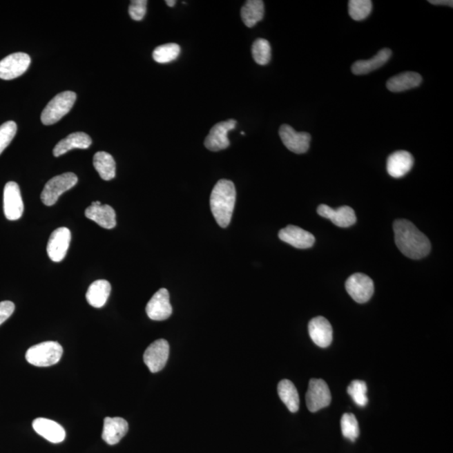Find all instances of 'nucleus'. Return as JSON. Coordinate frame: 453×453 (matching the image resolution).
<instances>
[{
	"label": "nucleus",
	"instance_id": "1",
	"mask_svg": "<svg viewBox=\"0 0 453 453\" xmlns=\"http://www.w3.org/2000/svg\"><path fill=\"white\" fill-rule=\"evenodd\" d=\"M394 241L404 256L413 260L427 256L431 251L428 238L412 222L399 220L394 222Z\"/></svg>",
	"mask_w": 453,
	"mask_h": 453
},
{
	"label": "nucleus",
	"instance_id": "2",
	"mask_svg": "<svg viewBox=\"0 0 453 453\" xmlns=\"http://www.w3.org/2000/svg\"><path fill=\"white\" fill-rule=\"evenodd\" d=\"M235 201L233 182L225 179L218 181L211 194L210 206L215 220L222 228H226L231 222Z\"/></svg>",
	"mask_w": 453,
	"mask_h": 453
},
{
	"label": "nucleus",
	"instance_id": "3",
	"mask_svg": "<svg viewBox=\"0 0 453 453\" xmlns=\"http://www.w3.org/2000/svg\"><path fill=\"white\" fill-rule=\"evenodd\" d=\"M64 349L57 342L48 341L30 347L26 354L29 364L37 367H50L60 361Z\"/></svg>",
	"mask_w": 453,
	"mask_h": 453
},
{
	"label": "nucleus",
	"instance_id": "4",
	"mask_svg": "<svg viewBox=\"0 0 453 453\" xmlns=\"http://www.w3.org/2000/svg\"><path fill=\"white\" fill-rule=\"evenodd\" d=\"M77 99L75 93L66 91L53 97L41 113V122L45 126L56 124L71 111Z\"/></svg>",
	"mask_w": 453,
	"mask_h": 453
},
{
	"label": "nucleus",
	"instance_id": "5",
	"mask_svg": "<svg viewBox=\"0 0 453 453\" xmlns=\"http://www.w3.org/2000/svg\"><path fill=\"white\" fill-rule=\"evenodd\" d=\"M77 182V175L73 173H66L50 179L42 191V202L46 206H53L61 195L75 186Z\"/></svg>",
	"mask_w": 453,
	"mask_h": 453
},
{
	"label": "nucleus",
	"instance_id": "6",
	"mask_svg": "<svg viewBox=\"0 0 453 453\" xmlns=\"http://www.w3.org/2000/svg\"><path fill=\"white\" fill-rule=\"evenodd\" d=\"M331 396L329 387L325 381L319 378H311L306 394L308 409L316 412L331 404Z\"/></svg>",
	"mask_w": 453,
	"mask_h": 453
},
{
	"label": "nucleus",
	"instance_id": "7",
	"mask_svg": "<svg viewBox=\"0 0 453 453\" xmlns=\"http://www.w3.org/2000/svg\"><path fill=\"white\" fill-rule=\"evenodd\" d=\"M345 287L351 298L358 303L369 302L374 292V281L362 273L351 276L347 280Z\"/></svg>",
	"mask_w": 453,
	"mask_h": 453
},
{
	"label": "nucleus",
	"instance_id": "8",
	"mask_svg": "<svg viewBox=\"0 0 453 453\" xmlns=\"http://www.w3.org/2000/svg\"><path fill=\"white\" fill-rule=\"evenodd\" d=\"M30 57L24 52L13 53L0 61V78L12 80L23 75L29 68Z\"/></svg>",
	"mask_w": 453,
	"mask_h": 453
},
{
	"label": "nucleus",
	"instance_id": "9",
	"mask_svg": "<svg viewBox=\"0 0 453 453\" xmlns=\"http://www.w3.org/2000/svg\"><path fill=\"white\" fill-rule=\"evenodd\" d=\"M3 212L8 220H19L24 213L21 190L17 182H8L3 190Z\"/></svg>",
	"mask_w": 453,
	"mask_h": 453
},
{
	"label": "nucleus",
	"instance_id": "10",
	"mask_svg": "<svg viewBox=\"0 0 453 453\" xmlns=\"http://www.w3.org/2000/svg\"><path fill=\"white\" fill-rule=\"evenodd\" d=\"M169 354L170 346L166 340H156L147 347L144 354V364L151 373H157L166 366Z\"/></svg>",
	"mask_w": 453,
	"mask_h": 453
},
{
	"label": "nucleus",
	"instance_id": "11",
	"mask_svg": "<svg viewBox=\"0 0 453 453\" xmlns=\"http://www.w3.org/2000/svg\"><path fill=\"white\" fill-rule=\"evenodd\" d=\"M236 126L237 121L234 119H229L215 124L205 139L204 144L206 149L217 152L229 148L230 146L229 132L234 130Z\"/></svg>",
	"mask_w": 453,
	"mask_h": 453
},
{
	"label": "nucleus",
	"instance_id": "12",
	"mask_svg": "<svg viewBox=\"0 0 453 453\" xmlns=\"http://www.w3.org/2000/svg\"><path fill=\"white\" fill-rule=\"evenodd\" d=\"M279 135L285 146L293 153L303 154L309 150L311 135L306 132H298L288 124L281 126Z\"/></svg>",
	"mask_w": 453,
	"mask_h": 453
},
{
	"label": "nucleus",
	"instance_id": "13",
	"mask_svg": "<svg viewBox=\"0 0 453 453\" xmlns=\"http://www.w3.org/2000/svg\"><path fill=\"white\" fill-rule=\"evenodd\" d=\"M72 234L68 228L57 229L50 234L48 244V253L50 260L54 262H61L65 259L68 253L70 243H71Z\"/></svg>",
	"mask_w": 453,
	"mask_h": 453
},
{
	"label": "nucleus",
	"instance_id": "14",
	"mask_svg": "<svg viewBox=\"0 0 453 453\" xmlns=\"http://www.w3.org/2000/svg\"><path fill=\"white\" fill-rule=\"evenodd\" d=\"M148 316L153 321H164L173 314V307L170 302L169 291L161 289L152 296L146 308Z\"/></svg>",
	"mask_w": 453,
	"mask_h": 453
},
{
	"label": "nucleus",
	"instance_id": "15",
	"mask_svg": "<svg viewBox=\"0 0 453 453\" xmlns=\"http://www.w3.org/2000/svg\"><path fill=\"white\" fill-rule=\"evenodd\" d=\"M318 213L322 218L330 220L340 228H349L356 222L357 218L354 210L350 206H343L333 209L329 206L322 204L318 206Z\"/></svg>",
	"mask_w": 453,
	"mask_h": 453
},
{
	"label": "nucleus",
	"instance_id": "16",
	"mask_svg": "<svg viewBox=\"0 0 453 453\" xmlns=\"http://www.w3.org/2000/svg\"><path fill=\"white\" fill-rule=\"evenodd\" d=\"M280 240L296 249H309L315 243V237L309 232L295 225H288L279 232Z\"/></svg>",
	"mask_w": 453,
	"mask_h": 453
},
{
	"label": "nucleus",
	"instance_id": "17",
	"mask_svg": "<svg viewBox=\"0 0 453 453\" xmlns=\"http://www.w3.org/2000/svg\"><path fill=\"white\" fill-rule=\"evenodd\" d=\"M308 331L315 345L322 349L330 346L333 342V327L323 316H316L311 319L308 325Z\"/></svg>",
	"mask_w": 453,
	"mask_h": 453
},
{
	"label": "nucleus",
	"instance_id": "18",
	"mask_svg": "<svg viewBox=\"0 0 453 453\" xmlns=\"http://www.w3.org/2000/svg\"><path fill=\"white\" fill-rule=\"evenodd\" d=\"M85 216L95 222L102 228L112 229L116 226V213L111 206L102 205L100 202H93L85 211Z\"/></svg>",
	"mask_w": 453,
	"mask_h": 453
},
{
	"label": "nucleus",
	"instance_id": "19",
	"mask_svg": "<svg viewBox=\"0 0 453 453\" xmlns=\"http://www.w3.org/2000/svg\"><path fill=\"white\" fill-rule=\"evenodd\" d=\"M35 432L44 437L52 443H60L66 438V432L64 427L56 421L46 419V418H37L32 423Z\"/></svg>",
	"mask_w": 453,
	"mask_h": 453
},
{
	"label": "nucleus",
	"instance_id": "20",
	"mask_svg": "<svg viewBox=\"0 0 453 453\" xmlns=\"http://www.w3.org/2000/svg\"><path fill=\"white\" fill-rule=\"evenodd\" d=\"M128 430V424L124 418L106 417L104 421L102 438L108 445H115L127 434Z\"/></svg>",
	"mask_w": 453,
	"mask_h": 453
},
{
	"label": "nucleus",
	"instance_id": "21",
	"mask_svg": "<svg viewBox=\"0 0 453 453\" xmlns=\"http://www.w3.org/2000/svg\"><path fill=\"white\" fill-rule=\"evenodd\" d=\"M414 165V158L409 152L398 151L389 156L387 171L394 178H401L407 174Z\"/></svg>",
	"mask_w": 453,
	"mask_h": 453
},
{
	"label": "nucleus",
	"instance_id": "22",
	"mask_svg": "<svg viewBox=\"0 0 453 453\" xmlns=\"http://www.w3.org/2000/svg\"><path fill=\"white\" fill-rule=\"evenodd\" d=\"M92 144V139L87 134L84 132L73 133L69 135L68 137L61 139L59 143H57L53 150V155L56 157L68 153V151L73 149H88Z\"/></svg>",
	"mask_w": 453,
	"mask_h": 453
},
{
	"label": "nucleus",
	"instance_id": "23",
	"mask_svg": "<svg viewBox=\"0 0 453 453\" xmlns=\"http://www.w3.org/2000/svg\"><path fill=\"white\" fill-rule=\"evenodd\" d=\"M392 55V50L388 48L382 49L369 60H361L354 62L352 66V72L355 75H365V74L376 71L389 60Z\"/></svg>",
	"mask_w": 453,
	"mask_h": 453
},
{
	"label": "nucleus",
	"instance_id": "24",
	"mask_svg": "<svg viewBox=\"0 0 453 453\" xmlns=\"http://www.w3.org/2000/svg\"><path fill=\"white\" fill-rule=\"evenodd\" d=\"M110 293V283L108 280H97L90 285L87 294H86V299L92 307L101 308L106 304Z\"/></svg>",
	"mask_w": 453,
	"mask_h": 453
},
{
	"label": "nucleus",
	"instance_id": "25",
	"mask_svg": "<svg viewBox=\"0 0 453 453\" xmlns=\"http://www.w3.org/2000/svg\"><path fill=\"white\" fill-rule=\"evenodd\" d=\"M421 81H423V77L419 73L406 72L389 78L386 84V87L390 92L401 93L418 87Z\"/></svg>",
	"mask_w": 453,
	"mask_h": 453
},
{
	"label": "nucleus",
	"instance_id": "26",
	"mask_svg": "<svg viewBox=\"0 0 453 453\" xmlns=\"http://www.w3.org/2000/svg\"><path fill=\"white\" fill-rule=\"evenodd\" d=\"M93 166L104 181H110L115 177L116 163L113 156L107 152H97L93 156Z\"/></svg>",
	"mask_w": 453,
	"mask_h": 453
},
{
	"label": "nucleus",
	"instance_id": "27",
	"mask_svg": "<svg viewBox=\"0 0 453 453\" xmlns=\"http://www.w3.org/2000/svg\"><path fill=\"white\" fill-rule=\"evenodd\" d=\"M264 15V5L261 0H249L241 9L242 21L249 28L262 21Z\"/></svg>",
	"mask_w": 453,
	"mask_h": 453
},
{
	"label": "nucleus",
	"instance_id": "28",
	"mask_svg": "<svg viewBox=\"0 0 453 453\" xmlns=\"http://www.w3.org/2000/svg\"><path fill=\"white\" fill-rule=\"evenodd\" d=\"M278 394L280 400L287 405L289 411L292 413L298 412L300 407L299 394L291 381L281 380L278 385Z\"/></svg>",
	"mask_w": 453,
	"mask_h": 453
},
{
	"label": "nucleus",
	"instance_id": "29",
	"mask_svg": "<svg viewBox=\"0 0 453 453\" xmlns=\"http://www.w3.org/2000/svg\"><path fill=\"white\" fill-rule=\"evenodd\" d=\"M181 48L175 43H168L156 48L153 52V58L156 62L161 64H169L179 57Z\"/></svg>",
	"mask_w": 453,
	"mask_h": 453
},
{
	"label": "nucleus",
	"instance_id": "30",
	"mask_svg": "<svg viewBox=\"0 0 453 453\" xmlns=\"http://www.w3.org/2000/svg\"><path fill=\"white\" fill-rule=\"evenodd\" d=\"M252 55L257 64L267 65L271 59V44L265 39H257L252 46Z\"/></svg>",
	"mask_w": 453,
	"mask_h": 453
},
{
	"label": "nucleus",
	"instance_id": "31",
	"mask_svg": "<svg viewBox=\"0 0 453 453\" xmlns=\"http://www.w3.org/2000/svg\"><path fill=\"white\" fill-rule=\"evenodd\" d=\"M372 9V1L370 0H350L349 2V14L356 21L368 17Z\"/></svg>",
	"mask_w": 453,
	"mask_h": 453
},
{
	"label": "nucleus",
	"instance_id": "32",
	"mask_svg": "<svg viewBox=\"0 0 453 453\" xmlns=\"http://www.w3.org/2000/svg\"><path fill=\"white\" fill-rule=\"evenodd\" d=\"M367 392H368V387H367L366 383L362 380H354L347 387V393L352 398L354 403L360 407H365L368 404L369 399L367 396Z\"/></svg>",
	"mask_w": 453,
	"mask_h": 453
},
{
	"label": "nucleus",
	"instance_id": "33",
	"mask_svg": "<svg viewBox=\"0 0 453 453\" xmlns=\"http://www.w3.org/2000/svg\"><path fill=\"white\" fill-rule=\"evenodd\" d=\"M341 428L343 436L355 441L359 436V427L356 417L354 414H343L341 419Z\"/></svg>",
	"mask_w": 453,
	"mask_h": 453
},
{
	"label": "nucleus",
	"instance_id": "34",
	"mask_svg": "<svg viewBox=\"0 0 453 453\" xmlns=\"http://www.w3.org/2000/svg\"><path fill=\"white\" fill-rule=\"evenodd\" d=\"M17 132V124L14 121H8L0 126V155L12 142Z\"/></svg>",
	"mask_w": 453,
	"mask_h": 453
},
{
	"label": "nucleus",
	"instance_id": "35",
	"mask_svg": "<svg viewBox=\"0 0 453 453\" xmlns=\"http://www.w3.org/2000/svg\"><path fill=\"white\" fill-rule=\"evenodd\" d=\"M146 0H133L128 7V14L132 19L135 21H140L146 14Z\"/></svg>",
	"mask_w": 453,
	"mask_h": 453
},
{
	"label": "nucleus",
	"instance_id": "36",
	"mask_svg": "<svg viewBox=\"0 0 453 453\" xmlns=\"http://www.w3.org/2000/svg\"><path fill=\"white\" fill-rule=\"evenodd\" d=\"M15 309V304L10 300L0 302V325H2L6 320L9 319L14 314Z\"/></svg>",
	"mask_w": 453,
	"mask_h": 453
},
{
	"label": "nucleus",
	"instance_id": "37",
	"mask_svg": "<svg viewBox=\"0 0 453 453\" xmlns=\"http://www.w3.org/2000/svg\"><path fill=\"white\" fill-rule=\"evenodd\" d=\"M429 3L434 6H453L452 0H431Z\"/></svg>",
	"mask_w": 453,
	"mask_h": 453
},
{
	"label": "nucleus",
	"instance_id": "38",
	"mask_svg": "<svg viewBox=\"0 0 453 453\" xmlns=\"http://www.w3.org/2000/svg\"><path fill=\"white\" fill-rule=\"evenodd\" d=\"M166 3L169 7H174L177 1H175V0H166Z\"/></svg>",
	"mask_w": 453,
	"mask_h": 453
},
{
	"label": "nucleus",
	"instance_id": "39",
	"mask_svg": "<svg viewBox=\"0 0 453 453\" xmlns=\"http://www.w3.org/2000/svg\"><path fill=\"white\" fill-rule=\"evenodd\" d=\"M241 135H245V134H244V132H241Z\"/></svg>",
	"mask_w": 453,
	"mask_h": 453
}]
</instances>
